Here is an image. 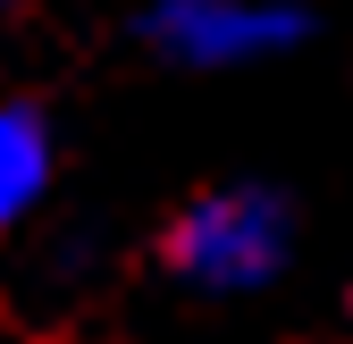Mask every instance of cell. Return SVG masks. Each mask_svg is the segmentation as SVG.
Returning <instances> with one entry per match:
<instances>
[{"instance_id":"cell-1","label":"cell","mask_w":353,"mask_h":344,"mask_svg":"<svg viewBox=\"0 0 353 344\" xmlns=\"http://www.w3.org/2000/svg\"><path fill=\"white\" fill-rule=\"evenodd\" d=\"M294 252V210L270 185H210L168 219L160 235V261L168 277H185L202 294H252L286 269Z\"/></svg>"},{"instance_id":"cell-2","label":"cell","mask_w":353,"mask_h":344,"mask_svg":"<svg viewBox=\"0 0 353 344\" xmlns=\"http://www.w3.org/2000/svg\"><path fill=\"white\" fill-rule=\"evenodd\" d=\"M312 34L294 0H152L143 9V51L176 67H252L278 59Z\"/></svg>"},{"instance_id":"cell-3","label":"cell","mask_w":353,"mask_h":344,"mask_svg":"<svg viewBox=\"0 0 353 344\" xmlns=\"http://www.w3.org/2000/svg\"><path fill=\"white\" fill-rule=\"evenodd\" d=\"M51 168H59V151H51V126H42V109L0 101V227H17L26 210L51 193Z\"/></svg>"}]
</instances>
